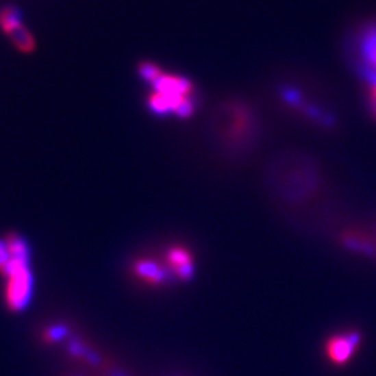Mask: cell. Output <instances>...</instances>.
Segmentation results:
<instances>
[{"mask_svg":"<svg viewBox=\"0 0 376 376\" xmlns=\"http://www.w3.org/2000/svg\"><path fill=\"white\" fill-rule=\"evenodd\" d=\"M133 271L141 281L148 284H160L164 280L163 269L151 260H141L136 262Z\"/></svg>","mask_w":376,"mask_h":376,"instance_id":"5","label":"cell"},{"mask_svg":"<svg viewBox=\"0 0 376 376\" xmlns=\"http://www.w3.org/2000/svg\"><path fill=\"white\" fill-rule=\"evenodd\" d=\"M167 264L171 265L172 271L177 277L186 280L192 273V257L188 251L183 247H173L166 255Z\"/></svg>","mask_w":376,"mask_h":376,"instance_id":"4","label":"cell"},{"mask_svg":"<svg viewBox=\"0 0 376 376\" xmlns=\"http://www.w3.org/2000/svg\"><path fill=\"white\" fill-rule=\"evenodd\" d=\"M6 277L5 304L9 311H23L32 294V273L29 269V260L12 258L3 275Z\"/></svg>","mask_w":376,"mask_h":376,"instance_id":"1","label":"cell"},{"mask_svg":"<svg viewBox=\"0 0 376 376\" xmlns=\"http://www.w3.org/2000/svg\"><path fill=\"white\" fill-rule=\"evenodd\" d=\"M361 343V334L357 331L339 333L329 338L325 344L326 358L334 365H344L351 361Z\"/></svg>","mask_w":376,"mask_h":376,"instance_id":"3","label":"cell"},{"mask_svg":"<svg viewBox=\"0 0 376 376\" xmlns=\"http://www.w3.org/2000/svg\"><path fill=\"white\" fill-rule=\"evenodd\" d=\"M366 56H368V60L372 64L373 70L376 71V35L371 36L369 40H368ZM371 105H372V109H373V114L376 117V81L373 82L372 90H371Z\"/></svg>","mask_w":376,"mask_h":376,"instance_id":"7","label":"cell"},{"mask_svg":"<svg viewBox=\"0 0 376 376\" xmlns=\"http://www.w3.org/2000/svg\"><path fill=\"white\" fill-rule=\"evenodd\" d=\"M0 29L9 38L12 45L23 52L32 53L36 48L35 36L24 24L21 13L14 6H5L0 9Z\"/></svg>","mask_w":376,"mask_h":376,"instance_id":"2","label":"cell"},{"mask_svg":"<svg viewBox=\"0 0 376 376\" xmlns=\"http://www.w3.org/2000/svg\"><path fill=\"white\" fill-rule=\"evenodd\" d=\"M8 249L10 253V258H24L29 260V251L25 240H23L17 233H9L6 237Z\"/></svg>","mask_w":376,"mask_h":376,"instance_id":"6","label":"cell"},{"mask_svg":"<svg viewBox=\"0 0 376 376\" xmlns=\"http://www.w3.org/2000/svg\"><path fill=\"white\" fill-rule=\"evenodd\" d=\"M10 253L8 249V244L5 238H0V275H5L9 264H10Z\"/></svg>","mask_w":376,"mask_h":376,"instance_id":"8","label":"cell"}]
</instances>
